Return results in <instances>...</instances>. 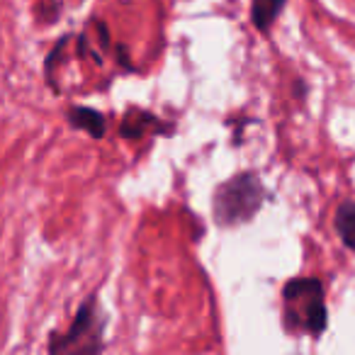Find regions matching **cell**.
Listing matches in <instances>:
<instances>
[{"mask_svg": "<svg viewBox=\"0 0 355 355\" xmlns=\"http://www.w3.org/2000/svg\"><path fill=\"white\" fill-rule=\"evenodd\" d=\"M266 200V188L256 173H241L217 188L212 198V214L219 227L246 224L261 209Z\"/></svg>", "mask_w": 355, "mask_h": 355, "instance_id": "cell-2", "label": "cell"}, {"mask_svg": "<svg viewBox=\"0 0 355 355\" xmlns=\"http://www.w3.org/2000/svg\"><path fill=\"white\" fill-rule=\"evenodd\" d=\"M158 119L151 117V114L141 112V110H134V112H129V117L122 122V127H119V134H122L124 139H141L144 137V129L146 127H156Z\"/></svg>", "mask_w": 355, "mask_h": 355, "instance_id": "cell-7", "label": "cell"}, {"mask_svg": "<svg viewBox=\"0 0 355 355\" xmlns=\"http://www.w3.org/2000/svg\"><path fill=\"white\" fill-rule=\"evenodd\" d=\"M285 304V326L290 331H304L309 336H321L329 324L324 285L316 277H297L282 287Z\"/></svg>", "mask_w": 355, "mask_h": 355, "instance_id": "cell-1", "label": "cell"}, {"mask_svg": "<svg viewBox=\"0 0 355 355\" xmlns=\"http://www.w3.org/2000/svg\"><path fill=\"white\" fill-rule=\"evenodd\" d=\"M287 0H253L251 3V20L261 32H268L277 15L282 12Z\"/></svg>", "mask_w": 355, "mask_h": 355, "instance_id": "cell-5", "label": "cell"}, {"mask_svg": "<svg viewBox=\"0 0 355 355\" xmlns=\"http://www.w3.org/2000/svg\"><path fill=\"white\" fill-rule=\"evenodd\" d=\"M95 311H98V302L88 300L76 314V321L71 324V329L61 336H54L49 340V350L51 353H64V350H80V340L93 336V326H95Z\"/></svg>", "mask_w": 355, "mask_h": 355, "instance_id": "cell-3", "label": "cell"}, {"mask_svg": "<svg viewBox=\"0 0 355 355\" xmlns=\"http://www.w3.org/2000/svg\"><path fill=\"white\" fill-rule=\"evenodd\" d=\"M69 122L73 124L76 129H83L88 132L93 139H103L105 132H107V122L100 112L90 107H73L69 110Z\"/></svg>", "mask_w": 355, "mask_h": 355, "instance_id": "cell-4", "label": "cell"}, {"mask_svg": "<svg viewBox=\"0 0 355 355\" xmlns=\"http://www.w3.org/2000/svg\"><path fill=\"white\" fill-rule=\"evenodd\" d=\"M336 232L340 241L355 251V202H340L336 209Z\"/></svg>", "mask_w": 355, "mask_h": 355, "instance_id": "cell-6", "label": "cell"}]
</instances>
